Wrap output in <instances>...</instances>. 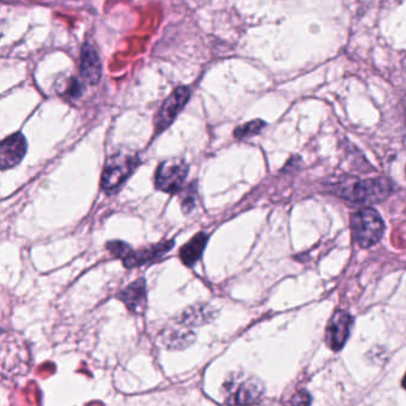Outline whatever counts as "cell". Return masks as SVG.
<instances>
[{"mask_svg":"<svg viewBox=\"0 0 406 406\" xmlns=\"http://www.w3.org/2000/svg\"><path fill=\"white\" fill-rule=\"evenodd\" d=\"M139 165L140 157L135 152L123 149L112 154L106 160L101 175L103 191L108 194L117 192Z\"/></svg>","mask_w":406,"mask_h":406,"instance_id":"cell-1","label":"cell"},{"mask_svg":"<svg viewBox=\"0 0 406 406\" xmlns=\"http://www.w3.org/2000/svg\"><path fill=\"white\" fill-rule=\"evenodd\" d=\"M352 232L355 242L363 248L376 245L383 237L385 225L376 210L363 207L352 216Z\"/></svg>","mask_w":406,"mask_h":406,"instance_id":"cell-2","label":"cell"},{"mask_svg":"<svg viewBox=\"0 0 406 406\" xmlns=\"http://www.w3.org/2000/svg\"><path fill=\"white\" fill-rule=\"evenodd\" d=\"M392 190V185L389 180L367 179L355 181V183L343 186L340 190L341 196L348 198L350 201H358L361 204H376L384 201Z\"/></svg>","mask_w":406,"mask_h":406,"instance_id":"cell-3","label":"cell"},{"mask_svg":"<svg viewBox=\"0 0 406 406\" xmlns=\"http://www.w3.org/2000/svg\"><path fill=\"white\" fill-rule=\"evenodd\" d=\"M188 165L181 159H170L162 162L155 174V186L162 192L178 193L183 190L187 178Z\"/></svg>","mask_w":406,"mask_h":406,"instance_id":"cell-4","label":"cell"},{"mask_svg":"<svg viewBox=\"0 0 406 406\" xmlns=\"http://www.w3.org/2000/svg\"><path fill=\"white\" fill-rule=\"evenodd\" d=\"M190 97H191V90L186 86L175 88L174 91L170 93L166 101L162 103L161 109L157 112L154 121L156 134L166 130L167 128L174 122L175 118L183 109V106L187 104Z\"/></svg>","mask_w":406,"mask_h":406,"instance_id":"cell-5","label":"cell"},{"mask_svg":"<svg viewBox=\"0 0 406 406\" xmlns=\"http://www.w3.org/2000/svg\"><path fill=\"white\" fill-rule=\"evenodd\" d=\"M227 403L230 404H252L258 402L263 394V385L254 378L237 381L232 379L227 385Z\"/></svg>","mask_w":406,"mask_h":406,"instance_id":"cell-6","label":"cell"},{"mask_svg":"<svg viewBox=\"0 0 406 406\" xmlns=\"http://www.w3.org/2000/svg\"><path fill=\"white\" fill-rule=\"evenodd\" d=\"M353 324V317L348 312L336 311L327 323L325 332L327 345L335 352L342 349L349 337Z\"/></svg>","mask_w":406,"mask_h":406,"instance_id":"cell-7","label":"cell"},{"mask_svg":"<svg viewBox=\"0 0 406 406\" xmlns=\"http://www.w3.org/2000/svg\"><path fill=\"white\" fill-rule=\"evenodd\" d=\"M28 143L21 132L6 137L0 145V165L3 170H9L17 166L26 156Z\"/></svg>","mask_w":406,"mask_h":406,"instance_id":"cell-8","label":"cell"},{"mask_svg":"<svg viewBox=\"0 0 406 406\" xmlns=\"http://www.w3.org/2000/svg\"><path fill=\"white\" fill-rule=\"evenodd\" d=\"M173 247H174V241H168V242H161L159 245H152L148 248L141 249L137 252L132 250V253L123 261L124 266L128 268H135V267L143 266L148 263H154L163 258Z\"/></svg>","mask_w":406,"mask_h":406,"instance_id":"cell-9","label":"cell"},{"mask_svg":"<svg viewBox=\"0 0 406 406\" xmlns=\"http://www.w3.org/2000/svg\"><path fill=\"white\" fill-rule=\"evenodd\" d=\"M117 298L127 305L132 314H143L147 304V288L144 279L134 281L118 294Z\"/></svg>","mask_w":406,"mask_h":406,"instance_id":"cell-10","label":"cell"},{"mask_svg":"<svg viewBox=\"0 0 406 406\" xmlns=\"http://www.w3.org/2000/svg\"><path fill=\"white\" fill-rule=\"evenodd\" d=\"M80 73L83 80L90 85H97L101 81V62L94 47L90 43H85L81 50V62Z\"/></svg>","mask_w":406,"mask_h":406,"instance_id":"cell-11","label":"cell"},{"mask_svg":"<svg viewBox=\"0 0 406 406\" xmlns=\"http://www.w3.org/2000/svg\"><path fill=\"white\" fill-rule=\"evenodd\" d=\"M207 240H209V236L206 235L205 232H199L183 245L180 250V258L186 266H194L196 262L199 261V258L205 250Z\"/></svg>","mask_w":406,"mask_h":406,"instance_id":"cell-12","label":"cell"},{"mask_svg":"<svg viewBox=\"0 0 406 406\" xmlns=\"http://www.w3.org/2000/svg\"><path fill=\"white\" fill-rule=\"evenodd\" d=\"M194 341V335L191 330L183 327H172L165 332L163 342L168 348H183L191 345Z\"/></svg>","mask_w":406,"mask_h":406,"instance_id":"cell-13","label":"cell"},{"mask_svg":"<svg viewBox=\"0 0 406 406\" xmlns=\"http://www.w3.org/2000/svg\"><path fill=\"white\" fill-rule=\"evenodd\" d=\"M265 127H266V123L261 121V119H255V121L245 123L243 125L236 128L234 136L237 140H245V139L258 135Z\"/></svg>","mask_w":406,"mask_h":406,"instance_id":"cell-14","label":"cell"},{"mask_svg":"<svg viewBox=\"0 0 406 406\" xmlns=\"http://www.w3.org/2000/svg\"><path fill=\"white\" fill-rule=\"evenodd\" d=\"M106 248H108L110 253L114 255V258H122L123 261L134 250V249L131 248L130 245L125 243V242H122V241H111V242H108Z\"/></svg>","mask_w":406,"mask_h":406,"instance_id":"cell-15","label":"cell"},{"mask_svg":"<svg viewBox=\"0 0 406 406\" xmlns=\"http://www.w3.org/2000/svg\"><path fill=\"white\" fill-rule=\"evenodd\" d=\"M196 188L191 187V185L188 186L187 191L185 192L183 196V209L186 214L192 211L193 207L196 206Z\"/></svg>","mask_w":406,"mask_h":406,"instance_id":"cell-16","label":"cell"},{"mask_svg":"<svg viewBox=\"0 0 406 406\" xmlns=\"http://www.w3.org/2000/svg\"><path fill=\"white\" fill-rule=\"evenodd\" d=\"M65 93H67V96L77 98V97L81 96V93H83V86H81V83H79V80H77V79H72Z\"/></svg>","mask_w":406,"mask_h":406,"instance_id":"cell-17","label":"cell"},{"mask_svg":"<svg viewBox=\"0 0 406 406\" xmlns=\"http://www.w3.org/2000/svg\"><path fill=\"white\" fill-rule=\"evenodd\" d=\"M298 394H299V397L301 398H298V396L293 398V404H309V403H311V397L307 393L301 392L298 393Z\"/></svg>","mask_w":406,"mask_h":406,"instance_id":"cell-18","label":"cell"},{"mask_svg":"<svg viewBox=\"0 0 406 406\" xmlns=\"http://www.w3.org/2000/svg\"><path fill=\"white\" fill-rule=\"evenodd\" d=\"M403 387L406 389V374L405 376H404V379H403Z\"/></svg>","mask_w":406,"mask_h":406,"instance_id":"cell-19","label":"cell"}]
</instances>
